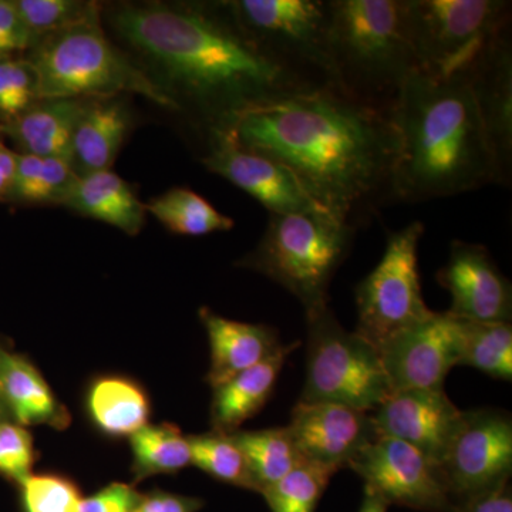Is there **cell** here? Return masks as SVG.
<instances>
[{"label": "cell", "mask_w": 512, "mask_h": 512, "mask_svg": "<svg viewBox=\"0 0 512 512\" xmlns=\"http://www.w3.org/2000/svg\"><path fill=\"white\" fill-rule=\"evenodd\" d=\"M227 128L242 147L288 167L316 204L353 227L396 201L399 141L389 114L335 90L266 101Z\"/></svg>", "instance_id": "1"}, {"label": "cell", "mask_w": 512, "mask_h": 512, "mask_svg": "<svg viewBox=\"0 0 512 512\" xmlns=\"http://www.w3.org/2000/svg\"><path fill=\"white\" fill-rule=\"evenodd\" d=\"M111 25L164 74L165 89L201 117L205 137L241 111L311 92L272 62L241 28L227 2L119 6Z\"/></svg>", "instance_id": "2"}, {"label": "cell", "mask_w": 512, "mask_h": 512, "mask_svg": "<svg viewBox=\"0 0 512 512\" xmlns=\"http://www.w3.org/2000/svg\"><path fill=\"white\" fill-rule=\"evenodd\" d=\"M390 120L399 141L394 200L420 202L500 185L466 77L417 70L404 83Z\"/></svg>", "instance_id": "3"}, {"label": "cell", "mask_w": 512, "mask_h": 512, "mask_svg": "<svg viewBox=\"0 0 512 512\" xmlns=\"http://www.w3.org/2000/svg\"><path fill=\"white\" fill-rule=\"evenodd\" d=\"M329 56L339 93L389 114L419 69L404 0H328Z\"/></svg>", "instance_id": "4"}, {"label": "cell", "mask_w": 512, "mask_h": 512, "mask_svg": "<svg viewBox=\"0 0 512 512\" xmlns=\"http://www.w3.org/2000/svg\"><path fill=\"white\" fill-rule=\"evenodd\" d=\"M28 60L35 70L39 100L109 99L134 93L164 109L181 110L163 84L148 77L107 39L99 9L43 37Z\"/></svg>", "instance_id": "5"}, {"label": "cell", "mask_w": 512, "mask_h": 512, "mask_svg": "<svg viewBox=\"0 0 512 512\" xmlns=\"http://www.w3.org/2000/svg\"><path fill=\"white\" fill-rule=\"evenodd\" d=\"M357 228L325 210L269 214L264 237L238 262L281 285L306 318L329 308V285L348 258Z\"/></svg>", "instance_id": "6"}, {"label": "cell", "mask_w": 512, "mask_h": 512, "mask_svg": "<svg viewBox=\"0 0 512 512\" xmlns=\"http://www.w3.org/2000/svg\"><path fill=\"white\" fill-rule=\"evenodd\" d=\"M227 3L255 45L293 79L306 89L339 93L329 56L328 0Z\"/></svg>", "instance_id": "7"}, {"label": "cell", "mask_w": 512, "mask_h": 512, "mask_svg": "<svg viewBox=\"0 0 512 512\" xmlns=\"http://www.w3.org/2000/svg\"><path fill=\"white\" fill-rule=\"evenodd\" d=\"M303 403H338L372 413L392 394L375 345L348 332L329 308L308 316Z\"/></svg>", "instance_id": "8"}, {"label": "cell", "mask_w": 512, "mask_h": 512, "mask_svg": "<svg viewBox=\"0 0 512 512\" xmlns=\"http://www.w3.org/2000/svg\"><path fill=\"white\" fill-rule=\"evenodd\" d=\"M404 15L419 69L437 77L461 76L511 25V2L404 0Z\"/></svg>", "instance_id": "9"}, {"label": "cell", "mask_w": 512, "mask_h": 512, "mask_svg": "<svg viewBox=\"0 0 512 512\" xmlns=\"http://www.w3.org/2000/svg\"><path fill=\"white\" fill-rule=\"evenodd\" d=\"M423 234L420 221L389 232L379 264L356 286L355 332L377 349L433 313L421 293L419 242Z\"/></svg>", "instance_id": "10"}, {"label": "cell", "mask_w": 512, "mask_h": 512, "mask_svg": "<svg viewBox=\"0 0 512 512\" xmlns=\"http://www.w3.org/2000/svg\"><path fill=\"white\" fill-rule=\"evenodd\" d=\"M439 470L456 511L507 485L512 473L510 413L497 409L463 412Z\"/></svg>", "instance_id": "11"}, {"label": "cell", "mask_w": 512, "mask_h": 512, "mask_svg": "<svg viewBox=\"0 0 512 512\" xmlns=\"http://www.w3.org/2000/svg\"><path fill=\"white\" fill-rule=\"evenodd\" d=\"M348 467L365 481L367 493L375 494L387 505L456 512L439 467L404 441L379 436Z\"/></svg>", "instance_id": "12"}, {"label": "cell", "mask_w": 512, "mask_h": 512, "mask_svg": "<svg viewBox=\"0 0 512 512\" xmlns=\"http://www.w3.org/2000/svg\"><path fill=\"white\" fill-rule=\"evenodd\" d=\"M461 348L463 320L448 312H433L377 350L392 392H399L444 389L448 372L460 365Z\"/></svg>", "instance_id": "13"}, {"label": "cell", "mask_w": 512, "mask_h": 512, "mask_svg": "<svg viewBox=\"0 0 512 512\" xmlns=\"http://www.w3.org/2000/svg\"><path fill=\"white\" fill-rule=\"evenodd\" d=\"M205 143L204 167L248 192L269 214L323 210L288 167L242 147L227 127L211 130Z\"/></svg>", "instance_id": "14"}, {"label": "cell", "mask_w": 512, "mask_h": 512, "mask_svg": "<svg viewBox=\"0 0 512 512\" xmlns=\"http://www.w3.org/2000/svg\"><path fill=\"white\" fill-rule=\"evenodd\" d=\"M437 282L451 295L448 313L480 323H511L512 288L484 245L454 241Z\"/></svg>", "instance_id": "15"}, {"label": "cell", "mask_w": 512, "mask_h": 512, "mask_svg": "<svg viewBox=\"0 0 512 512\" xmlns=\"http://www.w3.org/2000/svg\"><path fill=\"white\" fill-rule=\"evenodd\" d=\"M288 429L303 460L338 471L379 437L372 413L338 403L298 402Z\"/></svg>", "instance_id": "16"}, {"label": "cell", "mask_w": 512, "mask_h": 512, "mask_svg": "<svg viewBox=\"0 0 512 512\" xmlns=\"http://www.w3.org/2000/svg\"><path fill=\"white\" fill-rule=\"evenodd\" d=\"M372 417L379 436L404 441L439 467L463 412L444 389H409L392 392Z\"/></svg>", "instance_id": "17"}, {"label": "cell", "mask_w": 512, "mask_h": 512, "mask_svg": "<svg viewBox=\"0 0 512 512\" xmlns=\"http://www.w3.org/2000/svg\"><path fill=\"white\" fill-rule=\"evenodd\" d=\"M466 77L476 99L485 134L497 165L500 185L512 175V42L511 25L484 47Z\"/></svg>", "instance_id": "18"}, {"label": "cell", "mask_w": 512, "mask_h": 512, "mask_svg": "<svg viewBox=\"0 0 512 512\" xmlns=\"http://www.w3.org/2000/svg\"><path fill=\"white\" fill-rule=\"evenodd\" d=\"M198 315L210 342L211 366L205 380L212 389L264 362L282 346L272 326L227 319L210 308H201Z\"/></svg>", "instance_id": "19"}, {"label": "cell", "mask_w": 512, "mask_h": 512, "mask_svg": "<svg viewBox=\"0 0 512 512\" xmlns=\"http://www.w3.org/2000/svg\"><path fill=\"white\" fill-rule=\"evenodd\" d=\"M0 393L10 419L23 427L47 426L66 430L72 414L32 360L0 342Z\"/></svg>", "instance_id": "20"}, {"label": "cell", "mask_w": 512, "mask_h": 512, "mask_svg": "<svg viewBox=\"0 0 512 512\" xmlns=\"http://www.w3.org/2000/svg\"><path fill=\"white\" fill-rule=\"evenodd\" d=\"M130 111L117 97L86 100L72 143V165L77 177L110 170L119 156L128 130Z\"/></svg>", "instance_id": "21"}, {"label": "cell", "mask_w": 512, "mask_h": 512, "mask_svg": "<svg viewBox=\"0 0 512 512\" xmlns=\"http://www.w3.org/2000/svg\"><path fill=\"white\" fill-rule=\"evenodd\" d=\"M299 343L282 345L274 355L245 372L214 387L210 416L211 430L232 434L241 430L245 421L252 419L268 402L281 375L285 360Z\"/></svg>", "instance_id": "22"}, {"label": "cell", "mask_w": 512, "mask_h": 512, "mask_svg": "<svg viewBox=\"0 0 512 512\" xmlns=\"http://www.w3.org/2000/svg\"><path fill=\"white\" fill-rule=\"evenodd\" d=\"M60 205L84 217L137 235L146 222V204L133 188L111 170L77 177Z\"/></svg>", "instance_id": "23"}, {"label": "cell", "mask_w": 512, "mask_h": 512, "mask_svg": "<svg viewBox=\"0 0 512 512\" xmlns=\"http://www.w3.org/2000/svg\"><path fill=\"white\" fill-rule=\"evenodd\" d=\"M84 104L86 100H39L18 119L0 126V134H6L20 154L72 161L74 128Z\"/></svg>", "instance_id": "24"}, {"label": "cell", "mask_w": 512, "mask_h": 512, "mask_svg": "<svg viewBox=\"0 0 512 512\" xmlns=\"http://www.w3.org/2000/svg\"><path fill=\"white\" fill-rule=\"evenodd\" d=\"M84 404L94 429L109 439H130L151 416L146 389L123 375L96 377L87 387Z\"/></svg>", "instance_id": "25"}, {"label": "cell", "mask_w": 512, "mask_h": 512, "mask_svg": "<svg viewBox=\"0 0 512 512\" xmlns=\"http://www.w3.org/2000/svg\"><path fill=\"white\" fill-rule=\"evenodd\" d=\"M134 481L161 476H174L191 466L188 436L171 423L147 424L130 437Z\"/></svg>", "instance_id": "26"}, {"label": "cell", "mask_w": 512, "mask_h": 512, "mask_svg": "<svg viewBox=\"0 0 512 512\" xmlns=\"http://www.w3.org/2000/svg\"><path fill=\"white\" fill-rule=\"evenodd\" d=\"M146 211L168 231L185 237H202L234 228L232 218L190 188H171L146 204Z\"/></svg>", "instance_id": "27"}, {"label": "cell", "mask_w": 512, "mask_h": 512, "mask_svg": "<svg viewBox=\"0 0 512 512\" xmlns=\"http://www.w3.org/2000/svg\"><path fill=\"white\" fill-rule=\"evenodd\" d=\"M232 437L247 457L259 494L305 461L288 426L238 430L232 433Z\"/></svg>", "instance_id": "28"}, {"label": "cell", "mask_w": 512, "mask_h": 512, "mask_svg": "<svg viewBox=\"0 0 512 512\" xmlns=\"http://www.w3.org/2000/svg\"><path fill=\"white\" fill-rule=\"evenodd\" d=\"M76 178L69 158H42L18 153L15 178L6 201L60 205Z\"/></svg>", "instance_id": "29"}, {"label": "cell", "mask_w": 512, "mask_h": 512, "mask_svg": "<svg viewBox=\"0 0 512 512\" xmlns=\"http://www.w3.org/2000/svg\"><path fill=\"white\" fill-rule=\"evenodd\" d=\"M188 443L191 466L200 468L221 483L258 493L247 457L232 434L211 430L208 433L188 436Z\"/></svg>", "instance_id": "30"}, {"label": "cell", "mask_w": 512, "mask_h": 512, "mask_svg": "<svg viewBox=\"0 0 512 512\" xmlns=\"http://www.w3.org/2000/svg\"><path fill=\"white\" fill-rule=\"evenodd\" d=\"M461 320H463V348H461L460 365L476 367L480 372L494 379L511 382V323Z\"/></svg>", "instance_id": "31"}, {"label": "cell", "mask_w": 512, "mask_h": 512, "mask_svg": "<svg viewBox=\"0 0 512 512\" xmlns=\"http://www.w3.org/2000/svg\"><path fill=\"white\" fill-rule=\"evenodd\" d=\"M335 468L303 461L278 483L262 491L271 512H315Z\"/></svg>", "instance_id": "32"}, {"label": "cell", "mask_w": 512, "mask_h": 512, "mask_svg": "<svg viewBox=\"0 0 512 512\" xmlns=\"http://www.w3.org/2000/svg\"><path fill=\"white\" fill-rule=\"evenodd\" d=\"M22 512H80L79 484L60 473H32L18 484Z\"/></svg>", "instance_id": "33"}, {"label": "cell", "mask_w": 512, "mask_h": 512, "mask_svg": "<svg viewBox=\"0 0 512 512\" xmlns=\"http://www.w3.org/2000/svg\"><path fill=\"white\" fill-rule=\"evenodd\" d=\"M13 3L35 45L43 37L69 28L99 9L97 3L77 0H13Z\"/></svg>", "instance_id": "34"}, {"label": "cell", "mask_w": 512, "mask_h": 512, "mask_svg": "<svg viewBox=\"0 0 512 512\" xmlns=\"http://www.w3.org/2000/svg\"><path fill=\"white\" fill-rule=\"evenodd\" d=\"M37 101V79L29 60H0V126L18 119Z\"/></svg>", "instance_id": "35"}, {"label": "cell", "mask_w": 512, "mask_h": 512, "mask_svg": "<svg viewBox=\"0 0 512 512\" xmlns=\"http://www.w3.org/2000/svg\"><path fill=\"white\" fill-rule=\"evenodd\" d=\"M36 448L28 427L0 420V476L18 485L33 473Z\"/></svg>", "instance_id": "36"}, {"label": "cell", "mask_w": 512, "mask_h": 512, "mask_svg": "<svg viewBox=\"0 0 512 512\" xmlns=\"http://www.w3.org/2000/svg\"><path fill=\"white\" fill-rule=\"evenodd\" d=\"M141 498L143 493L134 485L116 481L83 498L80 512H136Z\"/></svg>", "instance_id": "37"}, {"label": "cell", "mask_w": 512, "mask_h": 512, "mask_svg": "<svg viewBox=\"0 0 512 512\" xmlns=\"http://www.w3.org/2000/svg\"><path fill=\"white\" fill-rule=\"evenodd\" d=\"M204 500L164 490H153L143 494L136 512H198L204 507Z\"/></svg>", "instance_id": "38"}, {"label": "cell", "mask_w": 512, "mask_h": 512, "mask_svg": "<svg viewBox=\"0 0 512 512\" xmlns=\"http://www.w3.org/2000/svg\"><path fill=\"white\" fill-rule=\"evenodd\" d=\"M456 512H512L510 484L468 501L458 507Z\"/></svg>", "instance_id": "39"}, {"label": "cell", "mask_w": 512, "mask_h": 512, "mask_svg": "<svg viewBox=\"0 0 512 512\" xmlns=\"http://www.w3.org/2000/svg\"><path fill=\"white\" fill-rule=\"evenodd\" d=\"M16 160H18V153L10 150L0 140V201H6L10 188H12L13 178H15Z\"/></svg>", "instance_id": "40"}, {"label": "cell", "mask_w": 512, "mask_h": 512, "mask_svg": "<svg viewBox=\"0 0 512 512\" xmlns=\"http://www.w3.org/2000/svg\"><path fill=\"white\" fill-rule=\"evenodd\" d=\"M387 508H389V505L384 503L383 500H380L375 494L365 491V498H363L359 512H387Z\"/></svg>", "instance_id": "41"}, {"label": "cell", "mask_w": 512, "mask_h": 512, "mask_svg": "<svg viewBox=\"0 0 512 512\" xmlns=\"http://www.w3.org/2000/svg\"><path fill=\"white\" fill-rule=\"evenodd\" d=\"M16 52L13 50V47L0 36V60L10 59V57H15Z\"/></svg>", "instance_id": "42"}, {"label": "cell", "mask_w": 512, "mask_h": 512, "mask_svg": "<svg viewBox=\"0 0 512 512\" xmlns=\"http://www.w3.org/2000/svg\"><path fill=\"white\" fill-rule=\"evenodd\" d=\"M10 419L8 409H6V404L3 402L2 393H0V420H8Z\"/></svg>", "instance_id": "43"}]
</instances>
